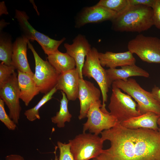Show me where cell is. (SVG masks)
I'll return each mask as SVG.
<instances>
[{"instance_id": "obj_1", "label": "cell", "mask_w": 160, "mask_h": 160, "mask_svg": "<svg viewBox=\"0 0 160 160\" xmlns=\"http://www.w3.org/2000/svg\"><path fill=\"white\" fill-rule=\"evenodd\" d=\"M110 147L103 149L92 160H160V134L158 131L131 129L120 124L101 133Z\"/></svg>"}, {"instance_id": "obj_2", "label": "cell", "mask_w": 160, "mask_h": 160, "mask_svg": "<svg viewBox=\"0 0 160 160\" xmlns=\"http://www.w3.org/2000/svg\"><path fill=\"white\" fill-rule=\"evenodd\" d=\"M111 21L115 31L140 33L154 25L153 9L145 6L129 5Z\"/></svg>"}, {"instance_id": "obj_3", "label": "cell", "mask_w": 160, "mask_h": 160, "mask_svg": "<svg viewBox=\"0 0 160 160\" xmlns=\"http://www.w3.org/2000/svg\"><path fill=\"white\" fill-rule=\"evenodd\" d=\"M133 98L137 103V110L141 114L152 112L160 116V105L151 92L143 89L133 78L126 81L118 80L113 83Z\"/></svg>"}, {"instance_id": "obj_4", "label": "cell", "mask_w": 160, "mask_h": 160, "mask_svg": "<svg viewBox=\"0 0 160 160\" xmlns=\"http://www.w3.org/2000/svg\"><path fill=\"white\" fill-rule=\"evenodd\" d=\"M97 49L92 47L87 55L82 70V74L89 78H93L100 88L103 99V108H106L108 93L113 82L110 80L106 70L101 65Z\"/></svg>"}, {"instance_id": "obj_5", "label": "cell", "mask_w": 160, "mask_h": 160, "mask_svg": "<svg viewBox=\"0 0 160 160\" xmlns=\"http://www.w3.org/2000/svg\"><path fill=\"white\" fill-rule=\"evenodd\" d=\"M104 141L98 135L83 132L69 140V143L75 160H89L100 153Z\"/></svg>"}, {"instance_id": "obj_6", "label": "cell", "mask_w": 160, "mask_h": 160, "mask_svg": "<svg viewBox=\"0 0 160 160\" xmlns=\"http://www.w3.org/2000/svg\"><path fill=\"white\" fill-rule=\"evenodd\" d=\"M28 45L35 60V71L33 79L40 92L46 94L56 86L60 74L48 61L44 60L39 56L29 41Z\"/></svg>"}, {"instance_id": "obj_7", "label": "cell", "mask_w": 160, "mask_h": 160, "mask_svg": "<svg viewBox=\"0 0 160 160\" xmlns=\"http://www.w3.org/2000/svg\"><path fill=\"white\" fill-rule=\"evenodd\" d=\"M112 92L108 108L110 114L121 124L131 118L141 115L137 110V104L127 94L112 83Z\"/></svg>"}, {"instance_id": "obj_8", "label": "cell", "mask_w": 160, "mask_h": 160, "mask_svg": "<svg viewBox=\"0 0 160 160\" xmlns=\"http://www.w3.org/2000/svg\"><path fill=\"white\" fill-rule=\"evenodd\" d=\"M127 48L144 61L160 64V39L158 37L138 35L129 41Z\"/></svg>"}, {"instance_id": "obj_9", "label": "cell", "mask_w": 160, "mask_h": 160, "mask_svg": "<svg viewBox=\"0 0 160 160\" xmlns=\"http://www.w3.org/2000/svg\"><path fill=\"white\" fill-rule=\"evenodd\" d=\"M15 18L23 32L22 36L29 41H37L47 55L58 50L59 46L66 39L63 38L57 40L37 31L28 22L29 17L24 11L16 9Z\"/></svg>"}, {"instance_id": "obj_10", "label": "cell", "mask_w": 160, "mask_h": 160, "mask_svg": "<svg viewBox=\"0 0 160 160\" xmlns=\"http://www.w3.org/2000/svg\"><path fill=\"white\" fill-rule=\"evenodd\" d=\"M102 106L100 100L91 105L87 116V120L83 124V133L88 131L90 133L98 135L103 131L120 124L107 110L102 109Z\"/></svg>"}, {"instance_id": "obj_11", "label": "cell", "mask_w": 160, "mask_h": 160, "mask_svg": "<svg viewBox=\"0 0 160 160\" xmlns=\"http://www.w3.org/2000/svg\"><path fill=\"white\" fill-rule=\"evenodd\" d=\"M0 97L9 109L10 118L16 124H18L21 108L19 102L20 90L15 72L0 87Z\"/></svg>"}, {"instance_id": "obj_12", "label": "cell", "mask_w": 160, "mask_h": 160, "mask_svg": "<svg viewBox=\"0 0 160 160\" xmlns=\"http://www.w3.org/2000/svg\"><path fill=\"white\" fill-rule=\"evenodd\" d=\"M117 13L104 7L95 5L83 8L76 18L75 27L80 28L86 24L111 20Z\"/></svg>"}, {"instance_id": "obj_13", "label": "cell", "mask_w": 160, "mask_h": 160, "mask_svg": "<svg viewBox=\"0 0 160 160\" xmlns=\"http://www.w3.org/2000/svg\"><path fill=\"white\" fill-rule=\"evenodd\" d=\"M100 90L90 81L80 79L78 98L80 103V110L78 118L81 120L87 117L91 105L100 100Z\"/></svg>"}, {"instance_id": "obj_14", "label": "cell", "mask_w": 160, "mask_h": 160, "mask_svg": "<svg viewBox=\"0 0 160 160\" xmlns=\"http://www.w3.org/2000/svg\"><path fill=\"white\" fill-rule=\"evenodd\" d=\"M64 47L66 52L74 60L80 79H83L82 68L85 58L91 48L90 44L84 35L79 34L73 39L72 44L65 43Z\"/></svg>"}, {"instance_id": "obj_15", "label": "cell", "mask_w": 160, "mask_h": 160, "mask_svg": "<svg viewBox=\"0 0 160 160\" xmlns=\"http://www.w3.org/2000/svg\"><path fill=\"white\" fill-rule=\"evenodd\" d=\"M80 79L75 68L61 73L56 87L65 94L69 101H74L78 98Z\"/></svg>"}, {"instance_id": "obj_16", "label": "cell", "mask_w": 160, "mask_h": 160, "mask_svg": "<svg viewBox=\"0 0 160 160\" xmlns=\"http://www.w3.org/2000/svg\"><path fill=\"white\" fill-rule=\"evenodd\" d=\"M28 40L23 36L17 37L13 44L12 65L21 72L33 75L27 59Z\"/></svg>"}, {"instance_id": "obj_17", "label": "cell", "mask_w": 160, "mask_h": 160, "mask_svg": "<svg viewBox=\"0 0 160 160\" xmlns=\"http://www.w3.org/2000/svg\"><path fill=\"white\" fill-rule=\"evenodd\" d=\"M98 56L101 65L109 68L133 65L135 64L136 62L133 54L129 51L119 53L109 51L105 53L98 52Z\"/></svg>"}, {"instance_id": "obj_18", "label": "cell", "mask_w": 160, "mask_h": 160, "mask_svg": "<svg viewBox=\"0 0 160 160\" xmlns=\"http://www.w3.org/2000/svg\"><path fill=\"white\" fill-rule=\"evenodd\" d=\"M17 71V80L20 90V99L28 106L34 97L40 92L32 75L28 73Z\"/></svg>"}, {"instance_id": "obj_19", "label": "cell", "mask_w": 160, "mask_h": 160, "mask_svg": "<svg viewBox=\"0 0 160 160\" xmlns=\"http://www.w3.org/2000/svg\"><path fill=\"white\" fill-rule=\"evenodd\" d=\"M160 117V116L154 112H149L129 119L120 124L129 129L143 128L158 131L157 121Z\"/></svg>"}, {"instance_id": "obj_20", "label": "cell", "mask_w": 160, "mask_h": 160, "mask_svg": "<svg viewBox=\"0 0 160 160\" xmlns=\"http://www.w3.org/2000/svg\"><path fill=\"white\" fill-rule=\"evenodd\" d=\"M120 69L108 68L106 70L108 76L112 82L118 80L126 81L133 76H140L148 78L149 73L135 64L121 67Z\"/></svg>"}, {"instance_id": "obj_21", "label": "cell", "mask_w": 160, "mask_h": 160, "mask_svg": "<svg viewBox=\"0 0 160 160\" xmlns=\"http://www.w3.org/2000/svg\"><path fill=\"white\" fill-rule=\"evenodd\" d=\"M48 61L60 74L76 68L74 59L68 53L58 50L47 55Z\"/></svg>"}, {"instance_id": "obj_22", "label": "cell", "mask_w": 160, "mask_h": 160, "mask_svg": "<svg viewBox=\"0 0 160 160\" xmlns=\"http://www.w3.org/2000/svg\"><path fill=\"white\" fill-rule=\"evenodd\" d=\"M61 92L62 97L60 101L59 110L55 116L51 118L52 122L56 124L59 128H63L65 122H70L72 116L68 109L69 100L63 91Z\"/></svg>"}, {"instance_id": "obj_23", "label": "cell", "mask_w": 160, "mask_h": 160, "mask_svg": "<svg viewBox=\"0 0 160 160\" xmlns=\"http://www.w3.org/2000/svg\"><path fill=\"white\" fill-rule=\"evenodd\" d=\"M13 44L11 39L6 35L1 34L0 37V60L6 65H12Z\"/></svg>"}, {"instance_id": "obj_24", "label": "cell", "mask_w": 160, "mask_h": 160, "mask_svg": "<svg viewBox=\"0 0 160 160\" xmlns=\"http://www.w3.org/2000/svg\"><path fill=\"white\" fill-rule=\"evenodd\" d=\"M57 90L55 87L49 92L45 94L33 107L26 110L24 114L26 118L31 121H33L36 119H40V117L39 112L40 109L46 103L52 99L53 95Z\"/></svg>"}, {"instance_id": "obj_25", "label": "cell", "mask_w": 160, "mask_h": 160, "mask_svg": "<svg viewBox=\"0 0 160 160\" xmlns=\"http://www.w3.org/2000/svg\"><path fill=\"white\" fill-rule=\"evenodd\" d=\"M119 13L129 5L128 0H100L96 4Z\"/></svg>"}, {"instance_id": "obj_26", "label": "cell", "mask_w": 160, "mask_h": 160, "mask_svg": "<svg viewBox=\"0 0 160 160\" xmlns=\"http://www.w3.org/2000/svg\"><path fill=\"white\" fill-rule=\"evenodd\" d=\"M4 103L3 100L0 98V120L9 130H14L17 127L16 124L6 113Z\"/></svg>"}, {"instance_id": "obj_27", "label": "cell", "mask_w": 160, "mask_h": 160, "mask_svg": "<svg viewBox=\"0 0 160 160\" xmlns=\"http://www.w3.org/2000/svg\"><path fill=\"white\" fill-rule=\"evenodd\" d=\"M60 151V155L58 160H75L70 150V143H63L60 141L57 143Z\"/></svg>"}, {"instance_id": "obj_28", "label": "cell", "mask_w": 160, "mask_h": 160, "mask_svg": "<svg viewBox=\"0 0 160 160\" xmlns=\"http://www.w3.org/2000/svg\"><path fill=\"white\" fill-rule=\"evenodd\" d=\"M16 69L12 65H7L1 63H0V87L8 80L15 72Z\"/></svg>"}, {"instance_id": "obj_29", "label": "cell", "mask_w": 160, "mask_h": 160, "mask_svg": "<svg viewBox=\"0 0 160 160\" xmlns=\"http://www.w3.org/2000/svg\"><path fill=\"white\" fill-rule=\"evenodd\" d=\"M152 9L154 25L160 30V0H155Z\"/></svg>"}, {"instance_id": "obj_30", "label": "cell", "mask_w": 160, "mask_h": 160, "mask_svg": "<svg viewBox=\"0 0 160 160\" xmlns=\"http://www.w3.org/2000/svg\"><path fill=\"white\" fill-rule=\"evenodd\" d=\"M129 5H142L152 8L153 7L155 0H128Z\"/></svg>"}, {"instance_id": "obj_31", "label": "cell", "mask_w": 160, "mask_h": 160, "mask_svg": "<svg viewBox=\"0 0 160 160\" xmlns=\"http://www.w3.org/2000/svg\"><path fill=\"white\" fill-rule=\"evenodd\" d=\"M151 92L154 98L160 105V88L155 86Z\"/></svg>"}, {"instance_id": "obj_32", "label": "cell", "mask_w": 160, "mask_h": 160, "mask_svg": "<svg viewBox=\"0 0 160 160\" xmlns=\"http://www.w3.org/2000/svg\"><path fill=\"white\" fill-rule=\"evenodd\" d=\"M5 160H25L23 157L20 155L12 154L6 156Z\"/></svg>"}, {"instance_id": "obj_33", "label": "cell", "mask_w": 160, "mask_h": 160, "mask_svg": "<svg viewBox=\"0 0 160 160\" xmlns=\"http://www.w3.org/2000/svg\"><path fill=\"white\" fill-rule=\"evenodd\" d=\"M57 148L58 147L57 146H56L55 148V151H54V153L55 155V160H58V159L57 158V156L56 155V150Z\"/></svg>"}, {"instance_id": "obj_34", "label": "cell", "mask_w": 160, "mask_h": 160, "mask_svg": "<svg viewBox=\"0 0 160 160\" xmlns=\"http://www.w3.org/2000/svg\"><path fill=\"white\" fill-rule=\"evenodd\" d=\"M157 124L160 128V117L158 119L157 121Z\"/></svg>"}, {"instance_id": "obj_35", "label": "cell", "mask_w": 160, "mask_h": 160, "mask_svg": "<svg viewBox=\"0 0 160 160\" xmlns=\"http://www.w3.org/2000/svg\"><path fill=\"white\" fill-rule=\"evenodd\" d=\"M158 132H159L160 134V128H159V129L158 130Z\"/></svg>"}]
</instances>
